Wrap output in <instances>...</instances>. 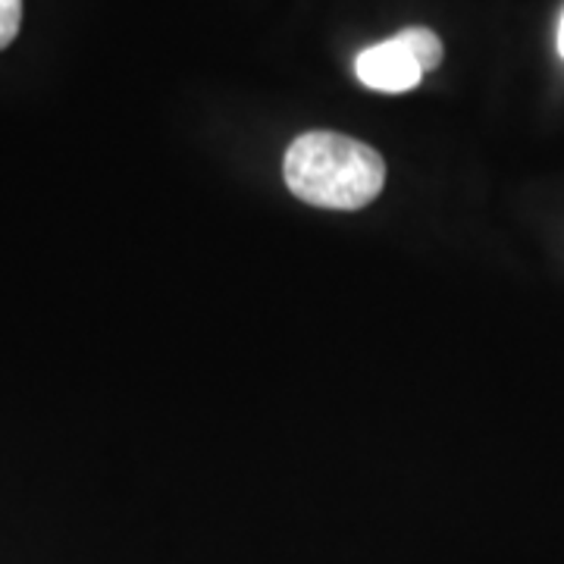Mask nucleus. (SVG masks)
I'll use <instances>...</instances> for the list:
<instances>
[{"instance_id": "f03ea898", "label": "nucleus", "mask_w": 564, "mask_h": 564, "mask_svg": "<svg viewBox=\"0 0 564 564\" xmlns=\"http://www.w3.org/2000/svg\"><path fill=\"white\" fill-rule=\"evenodd\" d=\"M355 76L373 91L402 95V91H411L421 85L423 66L414 61L408 44L395 35V39L380 41L373 47H364L355 61Z\"/></svg>"}, {"instance_id": "20e7f679", "label": "nucleus", "mask_w": 564, "mask_h": 564, "mask_svg": "<svg viewBox=\"0 0 564 564\" xmlns=\"http://www.w3.org/2000/svg\"><path fill=\"white\" fill-rule=\"evenodd\" d=\"M22 0H0V51L20 35Z\"/></svg>"}, {"instance_id": "39448f33", "label": "nucleus", "mask_w": 564, "mask_h": 564, "mask_svg": "<svg viewBox=\"0 0 564 564\" xmlns=\"http://www.w3.org/2000/svg\"><path fill=\"white\" fill-rule=\"evenodd\" d=\"M558 54H562V61H564V13H562V22H558Z\"/></svg>"}, {"instance_id": "7ed1b4c3", "label": "nucleus", "mask_w": 564, "mask_h": 564, "mask_svg": "<svg viewBox=\"0 0 564 564\" xmlns=\"http://www.w3.org/2000/svg\"><path fill=\"white\" fill-rule=\"evenodd\" d=\"M399 39L408 44V51L414 54V61L421 63L423 73H430V69H436L443 63V41H440L436 32L421 29V25H411V29L399 32Z\"/></svg>"}, {"instance_id": "f257e3e1", "label": "nucleus", "mask_w": 564, "mask_h": 564, "mask_svg": "<svg viewBox=\"0 0 564 564\" xmlns=\"http://www.w3.org/2000/svg\"><path fill=\"white\" fill-rule=\"evenodd\" d=\"M285 185L295 198L329 210H358L386 185L383 158L339 132H304L285 151Z\"/></svg>"}]
</instances>
